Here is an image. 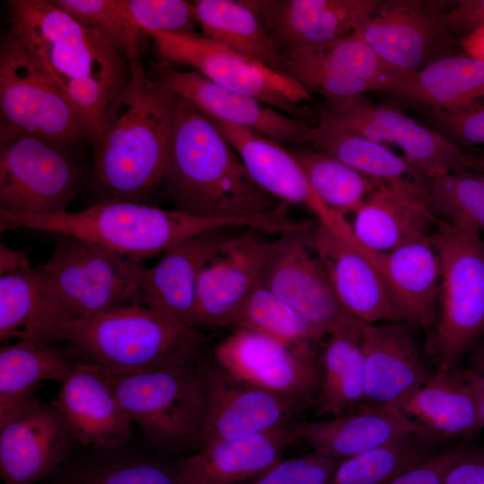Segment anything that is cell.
Instances as JSON below:
<instances>
[{"label":"cell","instance_id":"obj_22","mask_svg":"<svg viewBox=\"0 0 484 484\" xmlns=\"http://www.w3.org/2000/svg\"><path fill=\"white\" fill-rule=\"evenodd\" d=\"M80 446H113L132 438V421L110 375L76 360L52 402Z\"/></svg>","mask_w":484,"mask_h":484},{"label":"cell","instance_id":"obj_37","mask_svg":"<svg viewBox=\"0 0 484 484\" xmlns=\"http://www.w3.org/2000/svg\"><path fill=\"white\" fill-rule=\"evenodd\" d=\"M289 150L315 194L337 215L354 213L376 187V181L314 148L292 145Z\"/></svg>","mask_w":484,"mask_h":484},{"label":"cell","instance_id":"obj_18","mask_svg":"<svg viewBox=\"0 0 484 484\" xmlns=\"http://www.w3.org/2000/svg\"><path fill=\"white\" fill-rule=\"evenodd\" d=\"M207 409L198 448L272 430L304 410L295 402L246 383L203 359Z\"/></svg>","mask_w":484,"mask_h":484},{"label":"cell","instance_id":"obj_30","mask_svg":"<svg viewBox=\"0 0 484 484\" xmlns=\"http://www.w3.org/2000/svg\"><path fill=\"white\" fill-rule=\"evenodd\" d=\"M431 233L377 253L402 321L423 328L436 324L441 288V263Z\"/></svg>","mask_w":484,"mask_h":484},{"label":"cell","instance_id":"obj_21","mask_svg":"<svg viewBox=\"0 0 484 484\" xmlns=\"http://www.w3.org/2000/svg\"><path fill=\"white\" fill-rule=\"evenodd\" d=\"M366 366L362 405H401L432 374L412 327L406 322L360 321Z\"/></svg>","mask_w":484,"mask_h":484},{"label":"cell","instance_id":"obj_15","mask_svg":"<svg viewBox=\"0 0 484 484\" xmlns=\"http://www.w3.org/2000/svg\"><path fill=\"white\" fill-rule=\"evenodd\" d=\"M317 254L344 308L365 323L403 322L377 253L361 246L351 229L317 221Z\"/></svg>","mask_w":484,"mask_h":484},{"label":"cell","instance_id":"obj_53","mask_svg":"<svg viewBox=\"0 0 484 484\" xmlns=\"http://www.w3.org/2000/svg\"><path fill=\"white\" fill-rule=\"evenodd\" d=\"M471 369L484 375V337L471 350Z\"/></svg>","mask_w":484,"mask_h":484},{"label":"cell","instance_id":"obj_17","mask_svg":"<svg viewBox=\"0 0 484 484\" xmlns=\"http://www.w3.org/2000/svg\"><path fill=\"white\" fill-rule=\"evenodd\" d=\"M267 235L255 229L238 233L204 267L197 287L193 328L201 332L231 327L241 306L260 283L274 244Z\"/></svg>","mask_w":484,"mask_h":484},{"label":"cell","instance_id":"obj_28","mask_svg":"<svg viewBox=\"0 0 484 484\" xmlns=\"http://www.w3.org/2000/svg\"><path fill=\"white\" fill-rule=\"evenodd\" d=\"M291 53L315 65L321 82L335 91H379L410 98L415 72L389 65L356 32Z\"/></svg>","mask_w":484,"mask_h":484},{"label":"cell","instance_id":"obj_35","mask_svg":"<svg viewBox=\"0 0 484 484\" xmlns=\"http://www.w3.org/2000/svg\"><path fill=\"white\" fill-rule=\"evenodd\" d=\"M76 362L66 344L19 340L0 349V408L33 395L48 381L61 383Z\"/></svg>","mask_w":484,"mask_h":484},{"label":"cell","instance_id":"obj_10","mask_svg":"<svg viewBox=\"0 0 484 484\" xmlns=\"http://www.w3.org/2000/svg\"><path fill=\"white\" fill-rule=\"evenodd\" d=\"M1 126L37 135L74 152L89 140L54 80L9 32L0 48Z\"/></svg>","mask_w":484,"mask_h":484},{"label":"cell","instance_id":"obj_26","mask_svg":"<svg viewBox=\"0 0 484 484\" xmlns=\"http://www.w3.org/2000/svg\"><path fill=\"white\" fill-rule=\"evenodd\" d=\"M290 428L296 441L305 442L314 451L340 461L408 436L433 437L398 408L362 404L348 413L325 420H293Z\"/></svg>","mask_w":484,"mask_h":484},{"label":"cell","instance_id":"obj_13","mask_svg":"<svg viewBox=\"0 0 484 484\" xmlns=\"http://www.w3.org/2000/svg\"><path fill=\"white\" fill-rule=\"evenodd\" d=\"M315 346H289L252 331L233 329L216 345L212 359L232 376L306 409L315 405L319 388V351Z\"/></svg>","mask_w":484,"mask_h":484},{"label":"cell","instance_id":"obj_1","mask_svg":"<svg viewBox=\"0 0 484 484\" xmlns=\"http://www.w3.org/2000/svg\"><path fill=\"white\" fill-rule=\"evenodd\" d=\"M129 70L92 143L91 184L102 201L149 203L161 191L177 95L142 64Z\"/></svg>","mask_w":484,"mask_h":484},{"label":"cell","instance_id":"obj_49","mask_svg":"<svg viewBox=\"0 0 484 484\" xmlns=\"http://www.w3.org/2000/svg\"><path fill=\"white\" fill-rule=\"evenodd\" d=\"M442 484H484V450L466 448Z\"/></svg>","mask_w":484,"mask_h":484},{"label":"cell","instance_id":"obj_7","mask_svg":"<svg viewBox=\"0 0 484 484\" xmlns=\"http://www.w3.org/2000/svg\"><path fill=\"white\" fill-rule=\"evenodd\" d=\"M7 6L9 33L59 88L65 82L81 77L121 86L129 77L126 58L54 0H12Z\"/></svg>","mask_w":484,"mask_h":484},{"label":"cell","instance_id":"obj_48","mask_svg":"<svg viewBox=\"0 0 484 484\" xmlns=\"http://www.w3.org/2000/svg\"><path fill=\"white\" fill-rule=\"evenodd\" d=\"M443 22L447 32L471 34L484 24V0L458 1L453 10L443 13Z\"/></svg>","mask_w":484,"mask_h":484},{"label":"cell","instance_id":"obj_9","mask_svg":"<svg viewBox=\"0 0 484 484\" xmlns=\"http://www.w3.org/2000/svg\"><path fill=\"white\" fill-rule=\"evenodd\" d=\"M75 154L48 139L0 127V211L67 212L82 185Z\"/></svg>","mask_w":484,"mask_h":484},{"label":"cell","instance_id":"obj_11","mask_svg":"<svg viewBox=\"0 0 484 484\" xmlns=\"http://www.w3.org/2000/svg\"><path fill=\"white\" fill-rule=\"evenodd\" d=\"M152 42L160 63L186 65L212 82L253 96L298 119L306 121L302 104L311 95L296 81L252 61L200 34L143 32Z\"/></svg>","mask_w":484,"mask_h":484},{"label":"cell","instance_id":"obj_43","mask_svg":"<svg viewBox=\"0 0 484 484\" xmlns=\"http://www.w3.org/2000/svg\"><path fill=\"white\" fill-rule=\"evenodd\" d=\"M142 33L146 31L195 35L192 2L185 0H125ZM198 26V25H197Z\"/></svg>","mask_w":484,"mask_h":484},{"label":"cell","instance_id":"obj_29","mask_svg":"<svg viewBox=\"0 0 484 484\" xmlns=\"http://www.w3.org/2000/svg\"><path fill=\"white\" fill-rule=\"evenodd\" d=\"M128 441L113 446H79L38 484H177L179 460L169 462Z\"/></svg>","mask_w":484,"mask_h":484},{"label":"cell","instance_id":"obj_52","mask_svg":"<svg viewBox=\"0 0 484 484\" xmlns=\"http://www.w3.org/2000/svg\"><path fill=\"white\" fill-rule=\"evenodd\" d=\"M460 45L466 55L484 62V24L462 38Z\"/></svg>","mask_w":484,"mask_h":484},{"label":"cell","instance_id":"obj_44","mask_svg":"<svg viewBox=\"0 0 484 484\" xmlns=\"http://www.w3.org/2000/svg\"><path fill=\"white\" fill-rule=\"evenodd\" d=\"M119 87L93 77L70 79L60 86L91 143L96 139L108 104Z\"/></svg>","mask_w":484,"mask_h":484},{"label":"cell","instance_id":"obj_4","mask_svg":"<svg viewBox=\"0 0 484 484\" xmlns=\"http://www.w3.org/2000/svg\"><path fill=\"white\" fill-rule=\"evenodd\" d=\"M48 342L65 343L76 360L109 375L183 367L199 361L203 333L140 302L57 327Z\"/></svg>","mask_w":484,"mask_h":484},{"label":"cell","instance_id":"obj_41","mask_svg":"<svg viewBox=\"0 0 484 484\" xmlns=\"http://www.w3.org/2000/svg\"><path fill=\"white\" fill-rule=\"evenodd\" d=\"M89 30L99 33L128 61L129 68L141 65L138 39L142 30L125 0H54Z\"/></svg>","mask_w":484,"mask_h":484},{"label":"cell","instance_id":"obj_3","mask_svg":"<svg viewBox=\"0 0 484 484\" xmlns=\"http://www.w3.org/2000/svg\"><path fill=\"white\" fill-rule=\"evenodd\" d=\"M266 215L207 217L130 201H100L79 212L32 214L0 211L1 230L27 229L72 236L124 258L143 262L199 234L264 230Z\"/></svg>","mask_w":484,"mask_h":484},{"label":"cell","instance_id":"obj_2","mask_svg":"<svg viewBox=\"0 0 484 484\" xmlns=\"http://www.w3.org/2000/svg\"><path fill=\"white\" fill-rule=\"evenodd\" d=\"M160 194L174 210L207 217L257 216L281 203L253 180L214 121L177 95Z\"/></svg>","mask_w":484,"mask_h":484},{"label":"cell","instance_id":"obj_45","mask_svg":"<svg viewBox=\"0 0 484 484\" xmlns=\"http://www.w3.org/2000/svg\"><path fill=\"white\" fill-rule=\"evenodd\" d=\"M340 460L313 452L281 460L250 484H327Z\"/></svg>","mask_w":484,"mask_h":484},{"label":"cell","instance_id":"obj_38","mask_svg":"<svg viewBox=\"0 0 484 484\" xmlns=\"http://www.w3.org/2000/svg\"><path fill=\"white\" fill-rule=\"evenodd\" d=\"M231 328L252 331L289 346L315 345L327 335L260 283L241 306Z\"/></svg>","mask_w":484,"mask_h":484},{"label":"cell","instance_id":"obj_19","mask_svg":"<svg viewBox=\"0 0 484 484\" xmlns=\"http://www.w3.org/2000/svg\"><path fill=\"white\" fill-rule=\"evenodd\" d=\"M153 71V77L213 119L250 129L281 144L310 142L312 126L306 121L253 96L224 88L195 71L177 70L165 63L160 62Z\"/></svg>","mask_w":484,"mask_h":484},{"label":"cell","instance_id":"obj_24","mask_svg":"<svg viewBox=\"0 0 484 484\" xmlns=\"http://www.w3.org/2000/svg\"><path fill=\"white\" fill-rule=\"evenodd\" d=\"M212 119L261 188L280 202L309 210L320 223L339 230L350 229L345 217L329 210L315 194L300 165L283 144L250 129Z\"/></svg>","mask_w":484,"mask_h":484},{"label":"cell","instance_id":"obj_47","mask_svg":"<svg viewBox=\"0 0 484 484\" xmlns=\"http://www.w3.org/2000/svg\"><path fill=\"white\" fill-rule=\"evenodd\" d=\"M465 450L454 447L434 453L387 484H442L446 472Z\"/></svg>","mask_w":484,"mask_h":484},{"label":"cell","instance_id":"obj_33","mask_svg":"<svg viewBox=\"0 0 484 484\" xmlns=\"http://www.w3.org/2000/svg\"><path fill=\"white\" fill-rule=\"evenodd\" d=\"M433 437H472L482 428L472 392L456 368L432 373L400 407Z\"/></svg>","mask_w":484,"mask_h":484},{"label":"cell","instance_id":"obj_20","mask_svg":"<svg viewBox=\"0 0 484 484\" xmlns=\"http://www.w3.org/2000/svg\"><path fill=\"white\" fill-rule=\"evenodd\" d=\"M281 54L352 34L378 0H244Z\"/></svg>","mask_w":484,"mask_h":484},{"label":"cell","instance_id":"obj_34","mask_svg":"<svg viewBox=\"0 0 484 484\" xmlns=\"http://www.w3.org/2000/svg\"><path fill=\"white\" fill-rule=\"evenodd\" d=\"M201 35L282 73L283 55L244 0L192 2Z\"/></svg>","mask_w":484,"mask_h":484},{"label":"cell","instance_id":"obj_12","mask_svg":"<svg viewBox=\"0 0 484 484\" xmlns=\"http://www.w3.org/2000/svg\"><path fill=\"white\" fill-rule=\"evenodd\" d=\"M79 446L53 403L33 394L0 408L3 484H38Z\"/></svg>","mask_w":484,"mask_h":484},{"label":"cell","instance_id":"obj_46","mask_svg":"<svg viewBox=\"0 0 484 484\" xmlns=\"http://www.w3.org/2000/svg\"><path fill=\"white\" fill-rule=\"evenodd\" d=\"M431 117L455 138L471 144H484V103L454 111L434 109Z\"/></svg>","mask_w":484,"mask_h":484},{"label":"cell","instance_id":"obj_27","mask_svg":"<svg viewBox=\"0 0 484 484\" xmlns=\"http://www.w3.org/2000/svg\"><path fill=\"white\" fill-rule=\"evenodd\" d=\"M389 65L417 72L429 64L437 39L447 32L443 13L415 0L380 1L354 31Z\"/></svg>","mask_w":484,"mask_h":484},{"label":"cell","instance_id":"obj_16","mask_svg":"<svg viewBox=\"0 0 484 484\" xmlns=\"http://www.w3.org/2000/svg\"><path fill=\"white\" fill-rule=\"evenodd\" d=\"M320 111L340 125L374 142L398 146L403 157L428 177L464 170L467 152L395 108L375 104L361 96L327 105Z\"/></svg>","mask_w":484,"mask_h":484},{"label":"cell","instance_id":"obj_42","mask_svg":"<svg viewBox=\"0 0 484 484\" xmlns=\"http://www.w3.org/2000/svg\"><path fill=\"white\" fill-rule=\"evenodd\" d=\"M44 275L40 265L0 275V341L27 337L39 313Z\"/></svg>","mask_w":484,"mask_h":484},{"label":"cell","instance_id":"obj_51","mask_svg":"<svg viewBox=\"0 0 484 484\" xmlns=\"http://www.w3.org/2000/svg\"><path fill=\"white\" fill-rule=\"evenodd\" d=\"M462 376L474 396L478 418L484 429V375L471 368L462 371Z\"/></svg>","mask_w":484,"mask_h":484},{"label":"cell","instance_id":"obj_6","mask_svg":"<svg viewBox=\"0 0 484 484\" xmlns=\"http://www.w3.org/2000/svg\"><path fill=\"white\" fill-rule=\"evenodd\" d=\"M203 359L173 368L110 375L132 423L166 454L188 455L198 448L207 409Z\"/></svg>","mask_w":484,"mask_h":484},{"label":"cell","instance_id":"obj_5","mask_svg":"<svg viewBox=\"0 0 484 484\" xmlns=\"http://www.w3.org/2000/svg\"><path fill=\"white\" fill-rule=\"evenodd\" d=\"M54 236V251L40 265L44 283L39 313L25 339L48 342L62 324L139 302L143 262L72 236Z\"/></svg>","mask_w":484,"mask_h":484},{"label":"cell","instance_id":"obj_50","mask_svg":"<svg viewBox=\"0 0 484 484\" xmlns=\"http://www.w3.org/2000/svg\"><path fill=\"white\" fill-rule=\"evenodd\" d=\"M31 267L26 251L13 249L4 242L0 243V275L22 272Z\"/></svg>","mask_w":484,"mask_h":484},{"label":"cell","instance_id":"obj_40","mask_svg":"<svg viewBox=\"0 0 484 484\" xmlns=\"http://www.w3.org/2000/svg\"><path fill=\"white\" fill-rule=\"evenodd\" d=\"M428 205L437 219L457 228L484 231V175L462 170L429 176Z\"/></svg>","mask_w":484,"mask_h":484},{"label":"cell","instance_id":"obj_25","mask_svg":"<svg viewBox=\"0 0 484 484\" xmlns=\"http://www.w3.org/2000/svg\"><path fill=\"white\" fill-rule=\"evenodd\" d=\"M290 423L204 445L180 459L177 483L250 484L281 462L287 447L296 442Z\"/></svg>","mask_w":484,"mask_h":484},{"label":"cell","instance_id":"obj_31","mask_svg":"<svg viewBox=\"0 0 484 484\" xmlns=\"http://www.w3.org/2000/svg\"><path fill=\"white\" fill-rule=\"evenodd\" d=\"M376 187L353 213V238L367 249L384 254L406 241L430 233L436 218L425 193L376 182Z\"/></svg>","mask_w":484,"mask_h":484},{"label":"cell","instance_id":"obj_23","mask_svg":"<svg viewBox=\"0 0 484 484\" xmlns=\"http://www.w3.org/2000/svg\"><path fill=\"white\" fill-rule=\"evenodd\" d=\"M231 230L199 234L160 255L143 272L139 302L192 327L201 273L238 234Z\"/></svg>","mask_w":484,"mask_h":484},{"label":"cell","instance_id":"obj_14","mask_svg":"<svg viewBox=\"0 0 484 484\" xmlns=\"http://www.w3.org/2000/svg\"><path fill=\"white\" fill-rule=\"evenodd\" d=\"M316 224L278 235L260 284L328 334L349 312L339 300L315 249Z\"/></svg>","mask_w":484,"mask_h":484},{"label":"cell","instance_id":"obj_36","mask_svg":"<svg viewBox=\"0 0 484 484\" xmlns=\"http://www.w3.org/2000/svg\"><path fill=\"white\" fill-rule=\"evenodd\" d=\"M409 99L446 111L477 105L484 101V62L468 55L435 59L415 72Z\"/></svg>","mask_w":484,"mask_h":484},{"label":"cell","instance_id":"obj_32","mask_svg":"<svg viewBox=\"0 0 484 484\" xmlns=\"http://www.w3.org/2000/svg\"><path fill=\"white\" fill-rule=\"evenodd\" d=\"M313 148L345 163L368 178L385 185L428 192L430 178L424 171L385 145L354 133L320 111L311 128Z\"/></svg>","mask_w":484,"mask_h":484},{"label":"cell","instance_id":"obj_39","mask_svg":"<svg viewBox=\"0 0 484 484\" xmlns=\"http://www.w3.org/2000/svg\"><path fill=\"white\" fill-rule=\"evenodd\" d=\"M436 440L428 436L411 435L341 460L327 484H387L433 454Z\"/></svg>","mask_w":484,"mask_h":484},{"label":"cell","instance_id":"obj_8","mask_svg":"<svg viewBox=\"0 0 484 484\" xmlns=\"http://www.w3.org/2000/svg\"><path fill=\"white\" fill-rule=\"evenodd\" d=\"M435 226L442 272L435 359L436 371H447L484 337V240L441 220Z\"/></svg>","mask_w":484,"mask_h":484},{"label":"cell","instance_id":"obj_54","mask_svg":"<svg viewBox=\"0 0 484 484\" xmlns=\"http://www.w3.org/2000/svg\"><path fill=\"white\" fill-rule=\"evenodd\" d=\"M464 170L484 175V152L467 153Z\"/></svg>","mask_w":484,"mask_h":484}]
</instances>
